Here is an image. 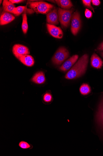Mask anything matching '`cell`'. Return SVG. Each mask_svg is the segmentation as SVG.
I'll use <instances>...</instances> for the list:
<instances>
[{
	"label": "cell",
	"instance_id": "cell-2",
	"mask_svg": "<svg viewBox=\"0 0 103 156\" xmlns=\"http://www.w3.org/2000/svg\"><path fill=\"white\" fill-rule=\"evenodd\" d=\"M29 6L37 13L48 14L53 8L52 4L43 2H29Z\"/></svg>",
	"mask_w": 103,
	"mask_h": 156
},
{
	"label": "cell",
	"instance_id": "cell-4",
	"mask_svg": "<svg viewBox=\"0 0 103 156\" xmlns=\"http://www.w3.org/2000/svg\"><path fill=\"white\" fill-rule=\"evenodd\" d=\"M69 56V53L66 49L61 47L55 54L52 59L53 63L55 65H61Z\"/></svg>",
	"mask_w": 103,
	"mask_h": 156
},
{
	"label": "cell",
	"instance_id": "cell-27",
	"mask_svg": "<svg viewBox=\"0 0 103 156\" xmlns=\"http://www.w3.org/2000/svg\"><path fill=\"white\" fill-rule=\"evenodd\" d=\"M56 2L59 6H60V4L59 1H56Z\"/></svg>",
	"mask_w": 103,
	"mask_h": 156
},
{
	"label": "cell",
	"instance_id": "cell-5",
	"mask_svg": "<svg viewBox=\"0 0 103 156\" xmlns=\"http://www.w3.org/2000/svg\"><path fill=\"white\" fill-rule=\"evenodd\" d=\"M81 27V21L79 13L76 11L73 13L71 18V31L73 35H76Z\"/></svg>",
	"mask_w": 103,
	"mask_h": 156
},
{
	"label": "cell",
	"instance_id": "cell-29",
	"mask_svg": "<svg viewBox=\"0 0 103 156\" xmlns=\"http://www.w3.org/2000/svg\"><path fill=\"white\" fill-rule=\"evenodd\" d=\"M1 1V4H2V1Z\"/></svg>",
	"mask_w": 103,
	"mask_h": 156
},
{
	"label": "cell",
	"instance_id": "cell-3",
	"mask_svg": "<svg viewBox=\"0 0 103 156\" xmlns=\"http://www.w3.org/2000/svg\"><path fill=\"white\" fill-rule=\"evenodd\" d=\"M73 9H65L59 8L58 11L59 20L61 25L64 27H68L72 17Z\"/></svg>",
	"mask_w": 103,
	"mask_h": 156
},
{
	"label": "cell",
	"instance_id": "cell-20",
	"mask_svg": "<svg viewBox=\"0 0 103 156\" xmlns=\"http://www.w3.org/2000/svg\"><path fill=\"white\" fill-rule=\"evenodd\" d=\"M18 146L21 149L24 150L32 149L33 148V146L32 144L24 140H21L20 141Z\"/></svg>",
	"mask_w": 103,
	"mask_h": 156
},
{
	"label": "cell",
	"instance_id": "cell-21",
	"mask_svg": "<svg viewBox=\"0 0 103 156\" xmlns=\"http://www.w3.org/2000/svg\"><path fill=\"white\" fill-rule=\"evenodd\" d=\"M42 99L44 103H51L53 100L52 96L50 93L47 92L43 95Z\"/></svg>",
	"mask_w": 103,
	"mask_h": 156
},
{
	"label": "cell",
	"instance_id": "cell-11",
	"mask_svg": "<svg viewBox=\"0 0 103 156\" xmlns=\"http://www.w3.org/2000/svg\"><path fill=\"white\" fill-rule=\"evenodd\" d=\"M24 65L29 67L33 66L34 63V60L33 57L29 55H21L17 58Z\"/></svg>",
	"mask_w": 103,
	"mask_h": 156
},
{
	"label": "cell",
	"instance_id": "cell-26",
	"mask_svg": "<svg viewBox=\"0 0 103 156\" xmlns=\"http://www.w3.org/2000/svg\"><path fill=\"white\" fill-rule=\"evenodd\" d=\"M98 50L99 51H103V42L98 47Z\"/></svg>",
	"mask_w": 103,
	"mask_h": 156
},
{
	"label": "cell",
	"instance_id": "cell-6",
	"mask_svg": "<svg viewBox=\"0 0 103 156\" xmlns=\"http://www.w3.org/2000/svg\"><path fill=\"white\" fill-rule=\"evenodd\" d=\"M48 30L50 34L54 37L61 39L63 36V33L61 28L48 23L47 24Z\"/></svg>",
	"mask_w": 103,
	"mask_h": 156
},
{
	"label": "cell",
	"instance_id": "cell-8",
	"mask_svg": "<svg viewBox=\"0 0 103 156\" xmlns=\"http://www.w3.org/2000/svg\"><path fill=\"white\" fill-rule=\"evenodd\" d=\"M58 9L55 8L50 12L47 15V20L49 24L57 25L59 23Z\"/></svg>",
	"mask_w": 103,
	"mask_h": 156
},
{
	"label": "cell",
	"instance_id": "cell-16",
	"mask_svg": "<svg viewBox=\"0 0 103 156\" xmlns=\"http://www.w3.org/2000/svg\"><path fill=\"white\" fill-rule=\"evenodd\" d=\"M34 11L33 9H29L28 10L26 7L24 6H19L15 8L14 10L13 13L17 16H19L21 13L24 12L26 13L27 11L31 12Z\"/></svg>",
	"mask_w": 103,
	"mask_h": 156
},
{
	"label": "cell",
	"instance_id": "cell-24",
	"mask_svg": "<svg viewBox=\"0 0 103 156\" xmlns=\"http://www.w3.org/2000/svg\"><path fill=\"white\" fill-rule=\"evenodd\" d=\"M92 2L93 5L95 6H98L100 4V2L99 0H92Z\"/></svg>",
	"mask_w": 103,
	"mask_h": 156
},
{
	"label": "cell",
	"instance_id": "cell-22",
	"mask_svg": "<svg viewBox=\"0 0 103 156\" xmlns=\"http://www.w3.org/2000/svg\"><path fill=\"white\" fill-rule=\"evenodd\" d=\"M83 4L87 8H89L91 9L94 12V10L93 8L92 7L91 4V2L92 1L90 0H83L82 1Z\"/></svg>",
	"mask_w": 103,
	"mask_h": 156
},
{
	"label": "cell",
	"instance_id": "cell-7",
	"mask_svg": "<svg viewBox=\"0 0 103 156\" xmlns=\"http://www.w3.org/2000/svg\"><path fill=\"white\" fill-rule=\"evenodd\" d=\"M12 51L17 58L18 56L30 53L29 50L26 47L19 44L14 45L13 47Z\"/></svg>",
	"mask_w": 103,
	"mask_h": 156
},
{
	"label": "cell",
	"instance_id": "cell-23",
	"mask_svg": "<svg viewBox=\"0 0 103 156\" xmlns=\"http://www.w3.org/2000/svg\"><path fill=\"white\" fill-rule=\"evenodd\" d=\"M85 16L87 18L90 19L92 16V13L89 9H86L85 11Z\"/></svg>",
	"mask_w": 103,
	"mask_h": 156
},
{
	"label": "cell",
	"instance_id": "cell-19",
	"mask_svg": "<svg viewBox=\"0 0 103 156\" xmlns=\"http://www.w3.org/2000/svg\"><path fill=\"white\" fill-rule=\"evenodd\" d=\"M23 21L22 24V28L24 33L25 34L27 33L28 25L27 21V18L26 13L23 14Z\"/></svg>",
	"mask_w": 103,
	"mask_h": 156
},
{
	"label": "cell",
	"instance_id": "cell-28",
	"mask_svg": "<svg viewBox=\"0 0 103 156\" xmlns=\"http://www.w3.org/2000/svg\"><path fill=\"white\" fill-rule=\"evenodd\" d=\"M101 54L102 57L103 58V52H101Z\"/></svg>",
	"mask_w": 103,
	"mask_h": 156
},
{
	"label": "cell",
	"instance_id": "cell-25",
	"mask_svg": "<svg viewBox=\"0 0 103 156\" xmlns=\"http://www.w3.org/2000/svg\"><path fill=\"white\" fill-rule=\"evenodd\" d=\"M13 4H18L23 2L24 1L22 0H10L9 1Z\"/></svg>",
	"mask_w": 103,
	"mask_h": 156
},
{
	"label": "cell",
	"instance_id": "cell-1",
	"mask_svg": "<svg viewBox=\"0 0 103 156\" xmlns=\"http://www.w3.org/2000/svg\"><path fill=\"white\" fill-rule=\"evenodd\" d=\"M88 62V56L87 54H85L70 69L66 75L65 78L71 80L81 76L85 72Z\"/></svg>",
	"mask_w": 103,
	"mask_h": 156
},
{
	"label": "cell",
	"instance_id": "cell-17",
	"mask_svg": "<svg viewBox=\"0 0 103 156\" xmlns=\"http://www.w3.org/2000/svg\"><path fill=\"white\" fill-rule=\"evenodd\" d=\"M91 91L90 87L87 83L83 84L80 88V93L83 95H86L89 94Z\"/></svg>",
	"mask_w": 103,
	"mask_h": 156
},
{
	"label": "cell",
	"instance_id": "cell-10",
	"mask_svg": "<svg viewBox=\"0 0 103 156\" xmlns=\"http://www.w3.org/2000/svg\"><path fill=\"white\" fill-rule=\"evenodd\" d=\"M97 112L96 120L100 129L103 131V98Z\"/></svg>",
	"mask_w": 103,
	"mask_h": 156
},
{
	"label": "cell",
	"instance_id": "cell-12",
	"mask_svg": "<svg viewBox=\"0 0 103 156\" xmlns=\"http://www.w3.org/2000/svg\"><path fill=\"white\" fill-rule=\"evenodd\" d=\"M15 19V17L11 14L7 12L3 13L1 16L0 24L3 25L8 24Z\"/></svg>",
	"mask_w": 103,
	"mask_h": 156
},
{
	"label": "cell",
	"instance_id": "cell-14",
	"mask_svg": "<svg viewBox=\"0 0 103 156\" xmlns=\"http://www.w3.org/2000/svg\"><path fill=\"white\" fill-rule=\"evenodd\" d=\"M46 79L44 73L40 72L35 74L32 79V81L34 83L38 84H41L45 83Z\"/></svg>",
	"mask_w": 103,
	"mask_h": 156
},
{
	"label": "cell",
	"instance_id": "cell-9",
	"mask_svg": "<svg viewBox=\"0 0 103 156\" xmlns=\"http://www.w3.org/2000/svg\"><path fill=\"white\" fill-rule=\"evenodd\" d=\"M79 58L78 55L72 56L71 57L66 60L60 67V69L64 72L67 71L74 64Z\"/></svg>",
	"mask_w": 103,
	"mask_h": 156
},
{
	"label": "cell",
	"instance_id": "cell-15",
	"mask_svg": "<svg viewBox=\"0 0 103 156\" xmlns=\"http://www.w3.org/2000/svg\"><path fill=\"white\" fill-rule=\"evenodd\" d=\"M3 5L4 11L9 13H13L14 10L16 8L14 5L8 0L4 1Z\"/></svg>",
	"mask_w": 103,
	"mask_h": 156
},
{
	"label": "cell",
	"instance_id": "cell-18",
	"mask_svg": "<svg viewBox=\"0 0 103 156\" xmlns=\"http://www.w3.org/2000/svg\"><path fill=\"white\" fill-rule=\"evenodd\" d=\"M59 2L62 9H69L73 6L71 2L69 0H60Z\"/></svg>",
	"mask_w": 103,
	"mask_h": 156
},
{
	"label": "cell",
	"instance_id": "cell-13",
	"mask_svg": "<svg viewBox=\"0 0 103 156\" xmlns=\"http://www.w3.org/2000/svg\"><path fill=\"white\" fill-rule=\"evenodd\" d=\"M91 64L93 67L98 69L102 66L103 62L96 54L94 53L92 56Z\"/></svg>",
	"mask_w": 103,
	"mask_h": 156
}]
</instances>
